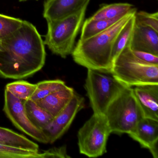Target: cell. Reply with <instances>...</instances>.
Segmentation results:
<instances>
[{
  "instance_id": "d4e9b609",
  "label": "cell",
  "mask_w": 158,
  "mask_h": 158,
  "mask_svg": "<svg viewBox=\"0 0 158 158\" xmlns=\"http://www.w3.org/2000/svg\"><path fill=\"white\" fill-rule=\"evenodd\" d=\"M42 158H69L70 156L68 155L66 146L60 147H54L44 151L41 152Z\"/></svg>"
},
{
  "instance_id": "30bf717a",
  "label": "cell",
  "mask_w": 158,
  "mask_h": 158,
  "mask_svg": "<svg viewBox=\"0 0 158 158\" xmlns=\"http://www.w3.org/2000/svg\"><path fill=\"white\" fill-rule=\"evenodd\" d=\"M129 136L149 150L153 158L158 157V121L142 118L139 122Z\"/></svg>"
},
{
  "instance_id": "cb8c5ba5",
  "label": "cell",
  "mask_w": 158,
  "mask_h": 158,
  "mask_svg": "<svg viewBox=\"0 0 158 158\" xmlns=\"http://www.w3.org/2000/svg\"><path fill=\"white\" fill-rule=\"evenodd\" d=\"M135 23L148 27L158 32V12L150 13L140 11L135 14Z\"/></svg>"
},
{
  "instance_id": "5b68a950",
  "label": "cell",
  "mask_w": 158,
  "mask_h": 158,
  "mask_svg": "<svg viewBox=\"0 0 158 158\" xmlns=\"http://www.w3.org/2000/svg\"><path fill=\"white\" fill-rule=\"evenodd\" d=\"M104 114L111 133L118 134H130L144 117L133 88L127 86L110 103Z\"/></svg>"
},
{
  "instance_id": "4fadbf2b",
  "label": "cell",
  "mask_w": 158,
  "mask_h": 158,
  "mask_svg": "<svg viewBox=\"0 0 158 158\" xmlns=\"http://www.w3.org/2000/svg\"><path fill=\"white\" fill-rule=\"evenodd\" d=\"M90 0H46L43 17L48 21L62 19L77 11Z\"/></svg>"
},
{
  "instance_id": "83f0119b",
  "label": "cell",
  "mask_w": 158,
  "mask_h": 158,
  "mask_svg": "<svg viewBox=\"0 0 158 158\" xmlns=\"http://www.w3.org/2000/svg\"><path fill=\"white\" fill-rule=\"evenodd\" d=\"M20 2H23V1H27V0H19ZM37 1H38V0H37Z\"/></svg>"
},
{
  "instance_id": "7a4b0ae2",
  "label": "cell",
  "mask_w": 158,
  "mask_h": 158,
  "mask_svg": "<svg viewBox=\"0 0 158 158\" xmlns=\"http://www.w3.org/2000/svg\"><path fill=\"white\" fill-rule=\"evenodd\" d=\"M137 12L136 8L108 29L84 40H78L72 52L74 61L87 69L110 73L111 56L116 37L129 19Z\"/></svg>"
},
{
  "instance_id": "603a6c76",
  "label": "cell",
  "mask_w": 158,
  "mask_h": 158,
  "mask_svg": "<svg viewBox=\"0 0 158 158\" xmlns=\"http://www.w3.org/2000/svg\"><path fill=\"white\" fill-rule=\"evenodd\" d=\"M23 20L0 14V38L2 39L19 28Z\"/></svg>"
},
{
  "instance_id": "6da1fadb",
  "label": "cell",
  "mask_w": 158,
  "mask_h": 158,
  "mask_svg": "<svg viewBox=\"0 0 158 158\" xmlns=\"http://www.w3.org/2000/svg\"><path fill=\"white\" fill-rule=\"evenodd\" d=\"M45 45L35 27L23 21L19 28L2 39L0 77L22 79L40 71L46 61Z\"/></svg>"
},
{
  "instance_id": "484cf974",
  "label": "cell",
  "mask_w": 158,
  "mask_h": 158,
  "mask_svg": "<svg viewBox=\"0 0 158 158\" xmlns=\"http://www.w3.org/2000/svg\"><path fill=\"white\" fill-rule=\"evenodd\" d=\"M133 52L137 57L141 60L148 63L158 65V56L157 55L139 51H133Z\"/></svg>"
},
{
  "instance_id": "7402d4cb",
  "label": "cell",
  "mask_w": 158,
  "mask_h": 158,
  "mask_svg": "<svg viewBox=\"0 0 158 158\" xmlns=\"http://www.w3.org/2000/svg\"><path fill=\"white\" fill-rule=\"evenodd\" d=\"M0 158H42L39 152L33 151L0 144Z\"/></svg>"
},
{
  "instance_id": "9a60e30c",
  "label": "cell",
  "mask_w": 158,
  "mask_h": 158,
  "mask_svg": "<svg viewBox=\"0 0 158 158\" xmlns=\"http://www.w3.org/2000/svg\"><path fill=\"white\" fill-rule=\"evenodd\" d=\"M0 144L14 148L39 152V147L36 143L23 135L1 127H0Z\"/></svg>"
},
{
  "instance_id": "277c9868",
  "label": "cell",
  "mask_w": 158,
  "mask_h": 158,
  "mask_svg": "<svg viewBox=\"0 0 158 158\" xmlns=\"http://www.w3.org/2000/svg\"><path fill=\"white\" fill-rule=\"evenodd\" d=\"M110 74L123 85L129 87L158 85V65L139 59L130 48V42L114 62Z\"/></svg>"
},
{
  "instance_id": "4316f807",
  "label": "cell",
  "mask_w": 158,
  "mask_h": 158,
  "mask_svg": "<svg viewBox=\"0 0 158 158\" xmlns=\"http://www.w3.org/2000/svg\"><path fill=\"white\" fill-rule=\"evenodd\" d=\"M2 50V39L0 38V51H1Z\"/></svg>"
},
{
  "instance_id": "ba28073f",
  "label": "cell",
  "mask_w": 158,
  "mask_h": 158,
  "mask_svg": "<svg viewBox=\"0 0 158 158\" xmlns=\"http://www.w3.org/2000/svg\"><path fill=\"white\" fill-rule=\"evenodd\" d=\"M25 101L15 97L5 89L3 110L11 122L19 130L40 142L48 143L42 130L36 127L29 120L24 106Z\"/></svg>"
},
{
  "instance_id": "e0dca14e",
  "label": "cell",
  "mask_w": 158,
  "mask_h": 158,
  "mask_svg": "<svg viewBox=\"0 0 158 158\" xmlns=\"http://www.w3.org/2000/svg\"><path fill=\"white\" fill-rule=\"evenodd\" d=\"M134 9L128 3H116L102 6L88 19L91 20L113 19L123 16Z\"/></svg>"
},
{
  "instance_id": "8fae6325",
  "label": "cell",
  "mask_w": 158,
  "mask_h": 158,
  "mask_svg": "<svg viewBox=\"0 0 158 158\" xmlns=\"http://www.w3.org/2000/svg\"><path fill=\"white\" fill-rule=\"evenodd\" d=\"M130 47L133 51L145 52L158 56V32L135 23Z\"/></svg>"
},
{
  "instance_id": "52a82bcc",
  "label": "cell",
  "mask_w": 158,
  "mask_h": 158,
  "mask_svg": "<svg viewBox=\"0 0 158 158\" xmlns=\"http://www.w3.org/2000/svg\"><path fill=\"white\" fill-rule=\"evenodd\" d=\"M111 133L105 114H93L77 133L79 152L90 158L103 155L107 152V141Z\"/></svg>"
},
{
  "instance_id": "5bb4252c",
  "label": "cell",
  "mask_w": 158,
  "mask_h": 158,
  "mask_svg": "<svg viewBox=\"0 0 158 158\" xmlns=\"http://www.w3.org/2000/svg\"><path fill=\"white\" fill-rule=\"evenodd\" d=\"M74 92L73 89L66 85L63 88L35 102L55 117L69 104L73 97Z\"/></svg>"
},
{
  "instance_id": "7c38bea8",
  "label": "cell",
  "mask_w": 158,
  "mask_h": 158,
  "mask_svg": "<svg viewBox=\"0 0 158 158\" xmlns=\"http://www.w3.org/2000/svg\"><path fill=\"white\" fill-rule=\"evenodd\" d=\"M134 96L145 118L158 121V85L135 86Z\"/></svg>"
},
{
  "instance_id": "9c48e42d",
  "label": "cell",
  "mask_w": 158,
  "mask_h": 158,
  "mask_svg": "<svg viewBox=\"0 0 158 158\" xmlns=\"http://www.w3.org/2000/svg\"><path fill=\"white\" fill-rule=\"evenodd\" d=\"M84 107L85 99L75 91L73 97L67 106L42 130L48 143L52 144L68 130L76 115Z\"/></svg>"
},
{
  "instance_id": "ac0fdd59",
  "label": "cell",
  "mask_w": 158,
  "mask_h": 158,
  "mask_svg": "<svg viewBox=\"0 0 158 158\" xmlns=\"http://www.w3.org/2000/svg\"><path fill=\"white\" fill-rule=\"evenodd\" d=\"M123 16L113 19L91 20L87 19L84 21L81 27V36L79 40H85L103 32L113 25Z\"/></svg>"
},
{
  "instance_id": "f1b7e54d",
  "label": "cell",
  "mask_w": 158,
  "mask_h": 158,
  "mask_svg": "<svg viewBox=\"0 0 158 158\" xmlns=\"http://www.w3.org/2000/svg\"><path fill=\"white\" fill-rule=\"evenodd\" d=\"M156 1H158V0H156Z\"/></svg>"
},
{
  "instance_id": "ffe728a7",
  "label": "cell",
  "mask_w": 158,
  "mask_h": 158,
  "mask_svg": "<svg viewBox=\"0 0 158 158\" xmlns=\"http://www.w3.org/2000/svg\"><path fill=\"white\" fill-rule=\"evenodd\" d=\"M36 85V88L30 98L34 101L41 99L66 86L65 82L60 79L45 80L37 83Z\"/></svg>"
},
{
  "instance_id": "2e32d148",
  "label": "cell",
  "mask_w": 158,
  "mask_h": 158,
  "mask_svg": "<svg viewBox=\"0 0 158 158\" xmlns=\"http://www.w3.org/2000/svg\"><path fill=\"white\" fill-rule=\"evenodd\" d=\"M24 106L29 120L40 130H43L54 118L49 113L30 99L25 101Z\"/></svg>"
},
{
  "instance_id": "8992f818",
  "label": "cell",
  "mask_w": 158,
  "mask_h": 158,
  "mask_svg": "<svg viewBox=\"0 0 158 158\" xmlns=\"http://www.w3.org/2000/svg\"><path fill=\"white\" fill-rule=\"evenodd\" d=\"M126 86L112 75L88 69L85 88L94 114H103Z\"/></svg>"
},
{
  "instance_id": "44dd1931",
  "label": "cell",
  "mask_w": 158,
  "mask_h": 158,
  "mask_svg": "<svg viewBox=\"0 0 158 158\" xmlns=\"http://www.w3.org/2000/svg\"><path fill=\"white\" fill-rule=\"evenodd\" d=\"M36 84L21 80L7 84L5 89L17 98L26 101L31 98L36 88Z\"/></svg>"
},
{
  "instance_id": "3957f363",
  "label": "cell",
  "mask_w": 158,
  "mask_h": 158,
  "mask_svg": "<svg viewBox=\"0 0 158 158\" xmlns=\"http://www.w3.org/2000/svg\"><path fill=\"white\" fill-rule=\"evenodd\" d=\"M89 2L66 17L47 22L48 31L44 42L52 53L64 59L72 54Z\"/></svg>"
},
{
  "instance_id": "d6986e66",
  "label": "cell",
  "mask_w": 158,
  "mask_h": 158,
  "mask_svg": "<svg viewBox=\"0 0 158 158\" xmlns=\"http://www.w3.org/2000/svg\"><path fill=\"white\" fill-rule=\"evenodd\" d=\"M135 23V15H134L126 24L125 25L116 37L114 44L112 52L111 60L113 64L121 52L130 42L133 34Z\"/></svg>"
}]
</instances>
